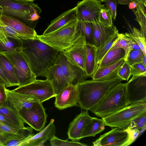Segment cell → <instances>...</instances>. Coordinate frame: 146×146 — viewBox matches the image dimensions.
I'll return each instance as SVG.
<instances>
[{"label":"cell","instance_id":"6da1fadb","mask_svg":"<svg viewBox=\"0 0 146 146\" xmlns=\"http://www.w3.org/2000/svg\"><path fill=\"white\" fill-rule=\"evenodd\" d=\"M22 50L36 76L46 78L59 52L38 38L22 39Z\"/></svg>","mask_w":146,"mask_h":146},{"label":"cell","instance_id":"7a4b0ae2","mask_svg":"<svg viewBox=\"0 0 146 146\" xmlns=\"http://www.w3.org/2000/svg\"><path fill=\"white\" fill-rule=\"evenodd\" d=\"M123 80L119 76L110 80H86L77 85L78 102L80 108L91 110L101 100L107 92Z\"/></svg>","mask_w":146,"mask_h":146},{"label":"cell","instance_id":"3957f363","mask_svg":"<svg viewBox=\"0 0 146 146\" xmlns=\"http://www.w3.org/2000/svg\"><path fill=\"white\" fill-rule=\"evenodd\" d=\"M76 20L72 21L48 34L38 35V38L59 52L66 51L72 47L82 35Z\"/></svg>","mask_w":146,"mask_h":146},{"label":"cell","instance_id":"277c9868","mask_svg":"<svg viewBox=\"0 0 146 146\" xmlns=\"http://www.w3.org/2000/svg\"><path fill=\"white\" fill-rule=\"evenodd\" d=\"M42 10L33 2H21L13 0H0V14L13 17L21 20L34 29Z\"/></svg>","mask_w":146,"mask_h":146},{"label":"cell","instance_id":"5b68a950","mask_svg":"<svg viewBox=\"0 0 146 146\" xmlns=\"http://www.w3.org/2000/svg\"><path fill=\"white\" fill-rule=\"evenodd\" d=\"M129 105L126 96L125 83L120 82L111 89L90 111L97 116L103 118Z\"/></svg>","mask_w":146,"mask_h":146},{"label":"cell","instance_id":"8992f818","mask_svg":"<svg viewBox=\"0 0 146 146\" xmlns=\"http://www.w3.org/2000/svg\"><path fill=\"white\" fill-rule=\"evenodd\" d=\"M146 111V102L129 105L107 116L102 118L105 125L126 129L133 119Z\"/></svg>","mask_w":146,"mask_h":146},{"label":"cell","instance_id":"52a82bcc","mask_svg":"<svg viewBox=\"0 0 146 146\" xmlns=\"http://www.w3.org/2000/svg\"><path fill=\"white\" fill-rule=\"evenodd\" d=\"M100 136L93 142L94 146H127L130 145L139 136L140 130L128 127L122 129L115 127Z\"/></svg>","mask_w":146,"mask_h":146},{"label":"cell","instance_id":"ba28073f","mask_svg":"<svg viewBox=\"0 0 146 146\" xmlns=\"http://www.w3.org/2000/svg\"><path fill=\"white\" fill-rule=\"evenodd\" d=\"M12 64L19 84V86L31 83L36 79V76L33 71L22 48L18 50L3 53Z\"/></svg>","mask_w":146,"mask_h":146},{"label":"cell","instance_id":"9c48e42d","mask_svg":"<svg viewBox=\"0 0 146 146\" xmlns=\"http://www.w3.org/2000/svg\"><path fill=\"white\" fill-rule=\"evenodd\" d=\"M16 92L34 96L42 103L55 97L52 85L48 80H36L28 84L18 87L13 90Z\"/></svg>","mask_w":146,"mask_h":146},{"label":"cell","instance_id":"30bf717a","mask_svg":"<svg viewBox=\"0 0 146 146\" xmlns=\"http://www.w3.org/2000/svg\"><path fill=\"white\" fill-rule=\"evenodd\" d=\"M24 123L37 131H40L45 126L47 115L42 103L35 102L29 108H23L19 111Z\"/></svg>","mask_w":146,"mask_h":146},{"label":"cell","instance_id":"8fae6325","mask_svg":"<svg viewBox=\"0 0 146 146\" xmlns=\"http://www.w3.org/2000/svg\"><path fill=\"white\" fill-rule=\"evenodd\" d=\"M59 64L68 84L77 86L88 76L84 70L71 63L62 52H59L55 62Z\"/></svg>","mask_w":146,"mask_h":146},{"label":"cell","instance_id":"7c38bea8","mask_svg":"<svg viewBox=\"0 0 146 146\" xmlns=\"http://www.w3.org/2000/svg\"><path fill=\"white\" fill-rule=\"evenodd\" d=\"M76 7L77 20L94 23L99 22L100 11L105 5L98 0H83Z\"/></svg>","mask_w":146,"mask_h":146},{"label":"cell","instance_id":"4fadbf2b","mask_svg":"<svg viewBox=\"0 0 146 146\" xmlns=\"http://www.w3.org/2000/svg\"><path fill=\"white\" fill-rule=\"evenodd\" d=\"M125 91L129 105L146 102V76H133L125 83Z\"/></svg>","mask_w":146,"mask_h":146},{"label":"cell","instance_id":"5bb4252c","mask_svg":"<svg viewBox=\"0 0 146 146\" xmlns=\"http://www.w3.org/2000/svg\"><path fill=\"white\" fill-rule=\"evenodd\" d=\"M86 45L85 36L82 34L78 41L72 47L62 52L71 63L79 67L85 71Z\"/></svg>","mask_w":146,"mask_h":146},{"label":"cell","instance_id":"9a60e30c","mask_svg":"<svg viewBox=\"0 0 146 146\" xmlns=\"http://www.w3.org/2000/svg\"><path fill=\"white\" fill-rule=\"evenodd\" d=\"M31 127L17 129L12 128L0 122V146H5L10 141L23 138H30L34 133Z\"/></svg>","mask_w":146,"mask_h":146},{"label":"cell","instance_id":"2e32d148","mask_svg":"<svg viewBox=\"0 0 146 146\" xmlns=\"http://www.w3.org/2000/svg\"><path fill=\"white\" fill-rule=\"evenodd\" d=\"M55 97L54 105L59 110L77 106L78 103L77 86L69 84Z\"/></svg>","mask_w":146,"mask_h":146},{"label":"cell","instance_id":"e0dca14e","mask_svg":"<svg viewBox=\"0 0 146 146\" xmlns=\"http://www.w3.org/2000/svg\"><path fill=\"white\" fill-rule=\"evenodd\" d=\"M0 19L12 28L21 37L22 39H37L38 35L33 29L16 18L4 14H0Z\"/></svg>","mask_w":146,"mask_h":146},{"label":"cell","instance_id":"ac0fdd59","mask_svg":"<svg viewBox=\"0 0 146 146\" xmlns=\"http://www.w3.org/2000/svg\"><path fill=\"white\" fill-rule=\"evenodd\" d=\"M92 118L88 110L82 111L69 124L67 132L68 138L73 141H79L85 127Z\"/></svg>","mask_w":146,"mask_h":146},{"label":"cell","instance_id":"d6986e66","mask_svg":"<svg viewBox=\"0 0 146 146\" xmlns=\"http://www.w3.org/2000/svg\"><path fill=\"white\" fill-rule=\"evenodd\" d=\"M93 45L96 48L102 47L117 31L116 26L106 27L99 22L92 23Z\"/></svg>","mask_w":146,"mask_h":146},{"label":"cell","instance_id":"ffe728a7","mask_svg":"<svg viewBox=\"0 0 146 146\" xmlns=\"http://www.w3.org/2000/svg\"><path fill=\"white\" fill-rule=\"evenodd\" d=\"M54 122V119H51L49 123L46 127L38 133L22 142L19 146L44 145L43 144L46 141L55 135L56 127Z\"/></svg>","mask_w":146,"mask_h":146},{"label":"cell","instance_id":"44dd1931","mask_svg":"<svg viewBox=\"0 0 146 146\" xmlns=\"http://www.w3.org/2000/svg\"><path fill=\"white\" fill-rule=\"evenodd\" d=\"M7 100L19 112L23 108H29L39 101L34 96L20 93L6 88Z\"/></svg>","mask_w":146,"mask_h":146},{"label":"cell","instance_id":"7402d4cb","mask_svg":"<svg viewBox=\"0 0 146 146\" xmlns=\"http://www.w3.org/2000/svg\"><path fill=\"white\" fill-rule=\"evenodd\" d=\"M46 78L51 84L55 96L69 84L58 63H54L50 67Z\"/></svg>","mask_w":146,"mask_h":146},{"label":"cell","instance_id":"603a6c76","mask_svg":"<svg viewBox=\"0 0 146 146\" xmlns=\"http://www.w3.org/2000/svg\"><path fill=\"white\" fill-rule=\"evenodd\" d=\"M125 61L124 58L114 63L97 69L92 78V79L104 81L116 77Z\"/></svg>","mask_w":146,"mask_h":146},{"label":"cell","instance_id":"cb8c5ba5","mask_svg":"<svg viewBox=\"0 0 146 146\" xmlns=\"http://www.w3.org/2000/svg\"><path fill=\"white\" fill-rule=\"evenodd\" d=\"M76 7L67 11L51 21L43 34L52 32L70 22L76 20Z\"/></svg>","mask_w":146,"mask_h":146},{"label":"cell","instance_id":"d4e9b609","mask_svg":"<svg viewBox=\"0 0 146 146\" xmlns=\"http://www.w3.org/2000/svg\"><path fill=\"white\" fill-rule=\"evenodd\" d=\"M22 48L21 38L9 36L0 29V53L13 52Z\"/></svg>","mask_w":146,"mask_h":146},{"label":"cell","instance_id":"484cf974","mask_svg":"<svg viewBox=\"0 0 146 146\" xmlns=\"http://www.w3.org/2000/svg\"><path fill=\"white\" fill-rule=\"evenodd\" d=\"M0 67L11 87L19 86V84L12 64L7 57L3 53H0Z\"/></svg>","mask_w":146,"mask_h":146},{"label":"cell","instance_id":"4316f807","mask_svg":"<svg viewBox=\"0 0 146 146\" xmlns=\"http://www.w3.org/2000/svg\"><path fill=\"white\" fill-rule=\"evenodd\" d=\"M0 113L20 128L25 127L19 112L10 104L7 100L2 106L0 107Z\"/></svg>","mask_w":146,"mask_h":146},{"label":"cell","instance_id":"83f0119b","mask_svg":"<svg viewBox=\"0 0 146 146\" xmlns=\"http://www.w3.org/2000/svg\"><path fill=\"white\" fill-rule=\"evenodd\" d=\"M86 49L85 71L88 77L92 78L98 65L96 60V48L93 45L86 43Z\"/></svg>","mask_w":146,"mask_h":146},{"label":"cell","instance_id":"f1b7e54d","mask_svg":"<svg viewBox=\"0 0 146 146\" xmlns=\"http://www.w3.org/2000/svg\"><path fill=\"white\" fill-rule=\"evenodd\" d=\"M105 126L102 118L92 117L85 127L81 135V139L86 137H95L104 130Z\"/></svg>","mask_w":146,"mask_h":146},{"label":"cell","instance_id":"f546056e","mask_svg":"<svg viewBox=\"0 0 146 146\" xmlns=\"http://www.w3.org/2000/svg\"><path fill=\"white\" fill-rule=\"evenodd\" d=\"M125 55V51L122 48L110 50L98 64V69L111 64L124 58Z\"/></svg>","mask_w":146,"mask_h":146},{"label":"cell","instance_id":"4dcf8cb0","mask_svg":"<svg viewBox=\"0 0 146 146\" xmlns=\"http://www.w3.org/2000/svg\"><path fill=\"white\" fill-rule=\"evenodd\" d=\"M146 7L139 3L135 8L132 9L134 13L137 21L140 26V31L143 35L146 37Z\"/></svg>","mask_w":146,"mask_h":146},{"label":"cell","instance_id":"1f68e13d","mask_svg":"<svg viewBox=\"0 0 146 146\" xmlns=\"http://www.w3.org/2000/svg\"><path fill=\"white\" fill-rule=\"evenodd\" d=\"M135 42H136L126 36L124 34H120L119 37L110 50L118 48H123L125 52V58L130 51L132 50V45Z\"/></svg>","mask_w":146,"mask_h":146},{"label":"cell","instance_id":"d6a6232c","mask_svg":"<svg viewBox=\"0 0 146 146\" xmlns=\"http://www.w3.org/2000/svg\"><path fill=\"white\" fill-rule=\"evenodd\" d=\"M76 23L80 32L85 36L86 43L93 45L92 23L77 20Z\"/></svg>","mask_w":146,"mask_h":146},{"label":"cell","instance_id":"836d02e7","mask_svg":"<svg viewBox=\"0 0 146 146\" xmlns=\"http://www.w3.org/2000/svg\"><path fill=\"white\" fill-rule=\"evenodd\" d=\"M119 35L120 34L119 33L118 31L111 37L103 46L100 48H96V60L97 63L98 64L104 56L110 50L113 44L118 39Z\"/></svg>","mask_w":146,"mask_h":146},{"label":"cell","instance_id":"e575fe53","mask_svg":"<svg viewBox=\"0 0 146 146\" xmlns=\"http://www.w3.org/2000/svg\"><path fill=\"white\" fill-rule=\"evenodd\" d=\"M124 34L136 42L144 54H146V38L143 35L140 30L133 27L131 30V33H125Z\"/></svg>","mask_w":146,"mask_h":146},{"label":"cell","instance_id":"d590c367","mask_svg":"<svg viewBox=\"0 0 146 146\" xmlns=\"http://www.w3.org/2000/svg\"><path fill=\"white\" fill-rule=\"evenodd\" d=\"M144 55L141 50H132L124 59L131 66L136 63L141 62Z\"/></svg>","mask_w":146,"mask_h":146},{"label":"cell","instance_id":"8d00e7d4","mask_svg":"<svg viewBox=\"0 0 146 146\" xmlns=\"http://www.w3.org/2000/svg\"><path fill=\"white\" fill-rule=\"evenodd\" d=\"M112 17L110 10L106 7L100 10L99 16V22L106 27L113 25Z\"/></svg>","mask_w":146,"mask_h":146},{"label":"cell","instance_id":"74e56055","mask_svg":"<svg viewBox=\"0 0 146 146\" xmlns=\"http://www.w3.org/2000/svg\"><path fill=\"white\" fill-rule=\"evenodd\" d=\"M52 146H85L87 145L78 141H69L61 140L55 135L49 139Z\"/></svg>","mask_w":146,"mask_h":146},{"label":"cell","instance_id":"f35d334b","mask_svg":"<svg viewBox=\"0 0 146 146\" xmlns=\"http://www.w3.org/2000/svg\"><path fill=\"white\" fill-rule=\"evenodd\" d=\"M146 111L141 113L131 122L129 127L133 129H140L146 127Z\"/></svg>","mask_w":146,"mask_h":146},{"label":"cell","instance_id":"ab89813d","mask_svg":"<svg viewBox=\"0 0 146 146\" xmlns=\"http://www.w3.org/2000/svg\"><path fill=\"white\" fill-rule=\"evenodd\" d=\"M131 76H135L140 75L146 76V67L141 62L134 64L130 66Z\"/></svg>","mask_w":146,"mask_h":146},{"label":"cell","instance_id":"60d3db41","mask_svg":"<svg viewBox=\"0 0 146 146\" xmlns=\"http://www.w3.org/2000/svg\"><path fill=\"white\" fill-rule=\"evenodd\" d=\"M131 76L130 66L125 61L118 73L117 76L123 80L128 81Z\"/></svg>","mask_w":146,"mask_h":146},{"label":"cell","instance_id":"b9f144b4","mask_svg":"<svg viewBox=\"0 0 146 146\" xmlns=\"http://www.w3.org/2000/svg\"><path fill=\"white\" fill-rule=\"evenodd\" d=\"M104 2L106 7L110 10L112 19L115 21L117 15V6L118 4L117 0H106Z\"/></svg>","mask_w":146,"mask_h":146},{"label":"cell","instance_id":"7bdbcfd3","mask_svg":"<svg viewBox=\"0 0 146 146\" xmlns=\"http://www.w3.org/2000/svg\"><path fill=\"white\" fill-rule=\"evenodd\" d=\"M0 29L9 36L21 38V36L12 28L4 23L0 19Z\"/></svg>","mask_w":146,"mask_h":146},{"label":"cell","instance_id":"ee69618b","mask_svg":"<svg viewBox=\"0 0 146 146\" xmlns=\"http://www.w3.org/2000/svg\"><path fill=\"white\" fill-rule=\"evenodd\" d=\"M6 88L4 84H0V107L2 106L7 100Z\"/></svg>","mask_w":146,"mask_h":146},{"label":"cell","instance_id":"f6af8a7d","mask_svg":"<svg viewBox=\"0 0 146 146\" xmlns=\"http://www.w3.org/2000/svg\"><path fill=\"white\" fill-rule=\"evenodd\" d=\"M0 122L12 128L19 129L21 128L14 124L5 116L0 113Z\"/></svg>","mask_w":146,"mask_h":146},{"label":"cell","instance_id":"bcb514c9","mask_svg":"<svg viewBox=\"0 0 146 146\" xmlns=\"http://www.w3.org/2000/svg\"><path fill=\"white\" fill-rule=\"evenodd\" d=\"M118 4L123 5H127L131 2L137 1L146 7V0H117Z\"/></svg>","mask_w":146,"mask_h":146},{"label":"cell","instance_id":"7dc6e473","mask_svg":"<svg viewBox=\"0 0 146 146\" xmlns=\"http://www.w3.org/2000/svg\"><path fill=\"white\" fill-rule=\"evenodd\" d=\"M2 83L5 84L6 88L11 87L9 82L4 75L0 67V84Z\"/></svg>","mask_w":146,"mask_h":146},{"label":"cell","instance_id":"c3c4849f","mask_svg":"<svg viewBox=\"0 0 146 146\" xmlns=\"http://www.w3.org/2000/svg\"><path fill=\"white\" fill-rule=\"evenodd\" d=\"M139 3H141L137 1L131 2L128 4L129 8L131 9H133L136 8L138 5Z\"/></svg>","mask_w":146,"mask_h":146},{"label":"cell","instance_id":"681fc988","mask_svg":"<svg viewBox=\"0 0 146 146\" xmlns=\"http://www.w3.org/2000/svg\"><path fill=\"white\" fill-rule=\"evenodd\" d=\"M141 63L142 64L144 65V66L146 67V54L144 55L143 56V57Z\"/></svg>","mask_w":146,"mask_h":146},{"label":"cell","instance_id":"f907efd6","mask_svg":"<svg viewBox=\"0 0 146 146\" xmlns=\"http://www.w3.org/2000/svg\"><path fill=\"white\" fill-rule=\"evenodd\" d=\"M15 1L21 2H33L34 1L36 0H13Z\"/></svg>","mask_w":146,"mask_h":146},{"label":"cell","instance_id":"816d5d0a","mask_svg":"<svg viewBox=\"0 0 146 146\" xmlns=\"http://www.w3.org/2000/svg\"><path fill=\"white\" fill-rule=\"evenodd\" d=\"M100 1L101 2H104L106 0H98Z\"/></svg>","mask_w":146,"mask_h":146}]
</instances>
